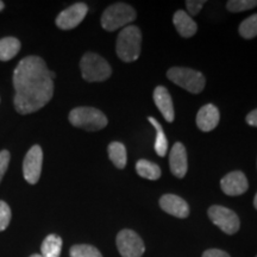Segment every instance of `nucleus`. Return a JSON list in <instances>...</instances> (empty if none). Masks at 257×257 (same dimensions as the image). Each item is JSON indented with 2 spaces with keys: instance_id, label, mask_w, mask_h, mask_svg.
I'll return each instance as SVG.
<instances>
[{
  "instance_id": "nucleus-1",
  "label": "nucleus",
  "mask_w": 257,
  "mask_h": 257,
  "mask_svg": "<svg viewBox=\"0 0 257 257\" xmlns=\"http://www.w3.org/2000/svg\"><path fill=\"white\" fill-rule=\"evenodd\" d=\"M54 78L42 57H24L14 72L16 111L30 114L44 107L53 98Z\"/></svg>"
},
{
  "instance_id": "nucleus-2",
  "label": "nucleus",
  "mask_w": 257,
  "mask_h": 257,
  "mask_svg": "<svg viewBox=\"0 0 257 257\" xmlns=\"http://www.w3.org/2000/svg\"><path fill=\"white\" fill-rule=\"evenodd\" d=\"M142 48V32L135 25H127L118 35L115 51L124 62H134L141 55Z\"/></svg>"
},
{
  "instance_id": "nucleus-3",
  "label": "nucleus",
  "mask_w": 257,
  "mask_h": 257,
  "mask_svg": "<svg viewBox=\"0 0 257 257\" xmlns=\"http://www.w3.org/2000/svg\"><path fill=\"white\" fill-rule=\"evenodd\" d=\"M137 15L133 6L125 3H115L108 6L101 16V27L106 31H115L133 23Z\"/></svg>"
},
{
  "instance_id": "nucleus-4",
  "label": "nucleus",
  "mask_w": 257,
  "mask_h": 257,
  "mask_svg": "<svg viewBox=\"0 0 257 257\" xmlns=\"http://www.w3.org/2000/svg\"><path fill=\"white\" fill-rule=\"evenodd\" d=\"M68 118L73 126L86 131H99L108 123L106 115L100 110L87 106L74 108L70 111Z\"/></svg>"
},
{
  "instance_id": "nucleus-5",
  "label": "nucleus",
  "mask_w": 257,
  "mask_h": 257,
  "mask_svg": "<svg viewBox=\"0 0 257 257\" xmlns=\"http://www.w3.org/2000/svg\"><path fill=\"white\" fill-rule=\"evenodd\" d=\"M82 78L88 82H101L112 74V68L104 57L95 53H86L80 61Z\"/></svg>"
},
{
  "instance_id": "nucleus-6",
  "label": "nucleus",
  "mask_w": 257,
  "mask_h": 257,
  "mask_svg": "<svg viewBox=\"0 0 257 257\" xmlns=\"http://www.w3.org/2000/svg\"><path fill=\"white\" fill-rule=\"evenodd\" d=\"M167 76L172 82L186 91L198 94L205 88V76L198 70L186 67H173L167 72Z\"/></svg>"
},
{
  "instance_id": "nucleus-7",
  "label": "nucleus",
  "mask_w": 257,
  "mask_h": 257,
  "mask_svg": "<svg viewBox=\"0 0 257 257\" xmlns=\"http://www.w3.org/2000/svg\"><path fill=\"white\" fill-rule=\"evenodd\" d=\"M208 217L212 223L226 234H233L239 230V218L230 208L214 205L208 208Z\"/></svg>"
},
{
  "instance_id": "nucleus-8",
  "label": "nucleus",
  "mask_w": 257,
  "mask_h": 257,
  "mask_svg": "<svg viewBox=\"0 0 257 257\" xmlns=\"http://www.w3.org/2000/svg\"><path fill=\"white\" fill-rule=\"evenodd\" d=\"M115 243L121 257H142L146 251L142 238L133 230H121L117 234Z\"/></svg>"
},
{
  "instance_id": "nucleus-9",
  "label": "nucleus",
  "mask_w": 257,
  "mask_h": 257,
  "mask_svg": "<svg viewBox=\"0 0 257 257\" xmlns=\"http://www.w3.org/2000/svg\"><path fill=\"white\" fill-rule=\"evenodd\" d=\"M43 165V152L40 146H34L25 155L23 161L24 179L30 185H36L41 178Z\"/></svg>"
},
{
  "instance_id": "nucleus-10",
  "label": "nucleus",
  "mask_w": 257,
  "mask_h": 257,
  "mask_svg": "<svg viewBox=\"0 0 257 257\" xmlns=\"http://www.w3.org/2000/svg\"><path fill=\"white\" fill-rule=\"evenodd\" d=\"M88 8L85 3H76L66 10H63L56 18L57 28L62 30H70L76 28L85 19Z\"/></svg>"
},
{
  "instance_id": "nucleus-11",
  "label": "nucleus",
  "mask_w": 257,
  "mask_h": 257,
  "mask_svg": "<svg viewBox=\"0 0 257 257\" xmlns=\"http://www.w3.org/2000/svg\"><path fill=\"white\" fill-rule=\"evenodd\" d=\"M220 187L221 191L226 195L236 197V195H240L248 191L249 184L244 173L239 172V170H234V172L229 173L221 179Z\"/></svg>"
},
{
  "instance_id": "nucleus-12",
  "label": "nucleus",
  "mask_w": 257,
  "mask_h": 257,
  "mask_svg": "<svg viewBox=\"0 0 257 257\" xmlns=\"http://www.w3.org/2000/svg\"><path fill=\"white\" fill-rule=\"evenodd\" d=\"M169 166L170 172L176 178L182 179L187 174V152H186V148L181 142H176L170 150Z\"/></svg>"
},
{
  "instance_id": "nucleus-13",
  "label": "nucleus",
  "mask_w": 257,
  "mask_h": 257,
  "mask_svg": "<svg viewBox=\"0 0 257 257\" xmlns=\"http://www.w3.org/2000/svg\"><path fill=\"white\" fill-rule=\"evenodd\" d=\"M160 206L167 213L176 218H187L189 216L188 204L178 195L165 194L160 199Z\"/></svg>"
},
{
  "instance_id": "nucleus-14",
  "label": "nucleus",
  "mask_w": 257,
  "mask_h": 257,
  "mask_svg": "<svg viewBox=\"0 0 257 257\" xmlns=\"http://www.w3.org/2000/svg\"><path fill=\"white\" fill-rule=\"evenodd\" d=\"M219 111L213 104H206L199 110L197 114V125L204 133H208L217 127L219 123Z\"/></svg>"
},
{
  "instance_id": "nucleus-15",
  "label": "nucleus",
  "mask_w": 257,
  "mask_h": 257,
  "mask_svg": "<svg viewBox=\"0 0 257 257\" xmlns=\"http://www.w3.org/2000/svg\"><path fill=\"white\" fill-rule=\"evenodd\" d=\"M154 101H155L157 108H159L161 113L165 117V119L168 123H172L175 117L174 106H173L172 96H170L169 92L167 91L166 87L157 86L154 89Z\"/></svg>"
},
{
  "instance_id": "nucleus-16",
  "label": "nucleus",
  "mask_w": 257,
  "mask_h": 257,
  "mask_svg": "<svg viewBox=\"0 0 257 257\" xmlns=\"http://www.w3.org/2000/svg\"><path fill=\"white\" fill-rule=\"evenodd\" d=\"M173 23H174V27L176 28L179 34L185 38L194 36L195 32L198 30V25L193 21L191 16L186 14L185 11H181V10H179L174 14Z\"/></svg>"
},
{
  "instance_id": "nucleus-17",
  "label": "nucleus",
  "mask_w": 257,
  "mask_h": 257,
  "mask_svg": "<svg viewBox=\"0 0 257 257\" xmlns=\"http://www.w3.org/2000/svg\"><path fill=\"white\" fill-rule=\"evenodd\" d=\"M21 42L16 37H4L0 40V61L12 60L21 50Z\"/></svg>"
},
{
  "instance_id": "nucleus-18",
  "label": "nucleus",
  "mask_w": 257,
  "mask_h": 257,
  "mask_svg": "<svg viewBox=\"0 0 257 257\" xmlns=\"http://www.w3.org/2000/svg\"><path fill=\"white\" fill-rule=\"evenodd\" d=\"M62 250V238L57 234H49L41 246L42 257H60Z\"/></svg>"
},
{
  "instance_id": "nucleus-19",
  "label": "nucleus",
  "mask_w": 257,
  "mask_h": 257,
  "mask_svg": "<svg viewBox=\"0 0 257 257\" xmlns=\"http://www.w3.org/2000/svg\"><path fill=\"white\" fill-rule=\"evenodd\" d=\"M108 157L112 161L114 167H117L118 169H123L126 166L127 161V154H126V148L123 143L120 142H112L107 148Z\"/></svg>"
},
{
  "instance_id": "nucleus-20",
  "label": "nucleus",
  "mask_w": 257,
  "mask_h": 257,
  "mask_svg": "<svg viewBox=\"0 0 257 257\" xmlns=\"http://www.w3.org/2000/svg\"><path fill=\"white\" fill-rule=\"evenodd\" d=\"M136 172L143 179L159 180L161 176V169L156 163L148 160H140L136 163Z\"/></svg>"
},
{
  "instance_id": "nucleus-21",
  "label": "nucleus",
  "mask_w": 257,
  "mask_h": 257,
  "mask_svg": "<svg viewBox=\"0 0 257 257\" xmlns=\"http://www.w3.org/2000/svg\"><path fill=\"white\" fill-rule=\"evenodd\" d=\"M148 119H149L150 123L154 125V127L156 128L155 152L160 157H163L167 154V150H168V141H167L165 131H163V128H162V126H161V124L155 119V118L149 117Z\"/></svg>"
},
{
  "instance_id": "nucleus-22",
  "label": "nucleus",
  "mask_w": 257,
  "mask_h": 257,
  "mask_svg": "<svg viewBox=\"0 0 257 257\" xmlns=\"http://www.w3.org/2000/svg\"><path fill=\"white\" fill-rule=\"evenodd\" d=\"M239 35L245 40H251L257 36V14L250 16L240 23Z\"/></svg>"
},
{
  "instance_id": "nucleus-23",
  "label": "nucleus",
  "mask_w": 257,
  "mask_h": 257,
  "mask_svg": "<svg viewBox=\"0 0 257 257\" xmlns=\"http://www.w3.org/2000/svg\"><path fill=\"white\" fill-rule=\"evenodd\" d=\"M70 257H102V255L95 246L88 244H78L73 245L69 251Z\"/></svg>"
},
{
  "instance_id": "nucleus-24",
  "label": "nucleus",
  "mask_w": 257,
  "mask_h": 257,
  "mask_svg": "<svg viewBox=\"0 0 257 257\" xmlns=\"http://www.w3.org/2000/svg\"><path fill=\"white\" fill-rule=\"evenodd\" d=\"M257 6V0H230L227 2L226 8L230 12H243L251 10Z\"/></svg>"
},
{
  "instance_id": "nucleus-25",
  "label": "nucleus",
  "mask_w": 257,
  "mask_h": 257,
  "mask_svg": "<svg viewBox=\"0 0 257 257\" xmlns=\"http://www.w3.org/2000/svg\"><path fill=\"white\" fill-rule=\"evenodd\" d=\"M11 221V208L5 201L0 200V231L8 229Z\"/></svg>"
},
{
  "instance_id": "nucleus-26",
  "label": "nucleus",
  "mask_w": 257,
  "mask_h": 257,
  "mask_svg": "<svg viewBox=\"0 0 257 257\" xmlns=\"http://www.w3.org/2000/svg\"><path fill=\"white\" fill-rule=\"evenodd\" d=\"M10 159H11V156H10V153L8 150H2L0 152V182H2L6 170L9 168Z\"/></svg>"
},
{
  "instance_id": "nucleus-27",
  "label": "nucleus",
  "mask_w": 257,
  "mask_h": 257,
  "mask_svg": "<svg viewBox=\"0 0 257 257\" xmlns=\"http://www.w3.org/2000/svg\"><path fill=\"white\" fill-rule=\"evenodd\" d=\"M205 4H206L205 0H187L186 2L187 10L189 11V14L193 16H197Z\"/></svg>"
},
{
  "instance_id": "nucleus-28",
  "label": "nucleus",
  "mask_w": 257,
  "mask_h": 257,
  "mask_svg": "<svg viewBox=\"0 0 257 257\" xmlns=\"http://www.w3.org/2000/svg\"><path fill=\"white\" fill-rule=\"evenodd\" d=\"M202 257H230V255L219 249H208L202 253Z\"/></svg>"
},
{
  "instance_id": "nucleus-29",
  "label": "nucleus",
  "mask_w": 257,
  "mask_h": 257,
  "mask_svg": "<svg viewBox=\"0 0 257 257\" xmlns=\"http://www.w3.org/2000/svg\"><path fill=\"white\" fill-rule=\"evenodd\" d=\"M245 120H246V123L250 125V126L257 127V108L256 110L251 111L248 115H246Z\"/></svg>"
},
{
  "instance_id": "nucleus-30",
  "label": "nucleus",
  "mask_w": 257,
  "mask_h": 257,
  "mask_svg": "<svg viewBox=\"0 0 257 257\" xmlns=\"http://www.w3.org/2000/svg\"><path fill=\"white\" fill-rule=\"evenodd\" d=\"M253 206H255V208L257 210V193L255 195V199H253Z\"/></svg>"
},
{
  "instance_id": "nucleus-31",
  "label": "nucleus",
  "mask_w": 257,
  "mask_h": 257,
  "mask_svg": "<svg viewBox=\"0 0 257 257\" xmlns=\"http://www.w3.org/2000/svg\"><path fill=\"white\" fill-rule=\"evenodd\" d=\"M4 8H5L4 2H0V11H3V10H4Z\"/></svg>"
},
{
  "instance_id": "nucleus-32",
  "label": "nucleus",
  "mask_w": 257,
  "mask_h": 257,
  "mask_svg": "<svg viewBox=\"0 0 257 257\" xmlns=\"http://www.w3.org/2000/svg\"><path fill=\"white\" fill-rule=\"evenodd\" d=\"M30 257H42V256H41V253H35V255H32Z\"/></svg>"
},
{
  "instance_id": "nucleus-33",
  "label": "nucleus",
  "mask_w": 257,
  "mask_h": 257,
  "mask_svg": "<svg viewBox=\"0 0 257 257\" xmlns=\"http://www.w3.org/2000/svg\"><path fill=\"white\" fill-rule=\"evenodd\" d=\"M256 257H257V256H256Z\"/></svg>"
}]
</instances>
